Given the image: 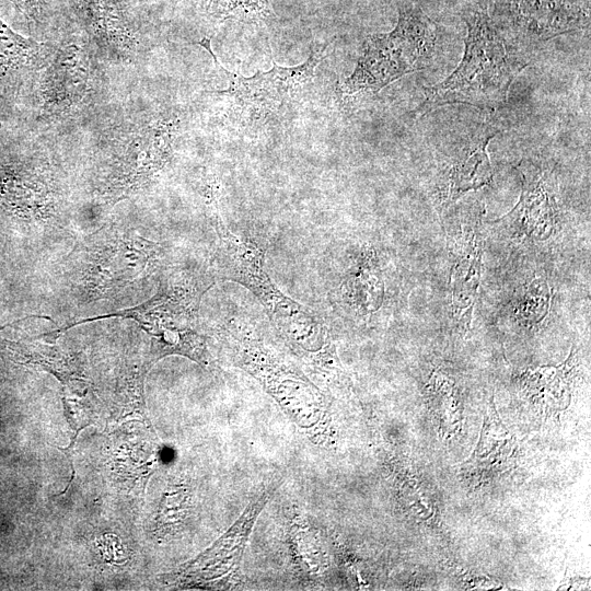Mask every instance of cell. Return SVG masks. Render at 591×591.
Masks as SVG:
<instances>
[{
  "label": "cell",
  "instance_id": "7",
  "mask_svg": "<svg viewBox=\"0 0 591 591\" xmlns=\"http://www.w3.org/2000/svg\"><path fill=\"white\" fill-rule=\"evenodd\" d=\"M176 129L174 117L138 129L114 162L102 196L114 204L151 184L171 160Z\"/></svg>",
  "mask_w": 591,
  "mask_h": 591
},
{
  "label": "cell",
  "instance_id": "8",
  "mask_svg": "<svg viewBox=\"0 0 591 591\" xmlns=\"http://www.w3.org/2000/svg\"><path fill=\"white\" fill-rule=\"evenodd\" d=\"M279 486H268L251 501L239 519L208 549L184 564L176 579L190 586L228 588L240 579L242 557L253 526Z\"/></svg>",
  "mask_w": 591,
  "mask_h": 591
},
{
  "label": "cell",
  "instance_id": "20",
  "mask_svg": "<svg viewBox=\"0 0 591 591\" xmlns=\"http://www.w3.org/2000/svg\"><path fill=\"white\" fill-rule=\"evenodd\" d=\"M294 551L296 557L305 566V570L310 575H321L325 568L324 558L317 552L316 543L313 537L308 535L303 529L294 531Z\"/></svg>",
  "mask_w": 591,
  "mask_h": 591
},
{
  "label": "cell",
  "instance_id": "21",
  "mask_svg": "<svg viewBox=\"0 0 591 591\" xmlns=\"http://www.w3.org/2000/svg\"><path fill=\"white\" fill-rule=\"evenodd\" d=\"M27 18L35 16L40 9L43 0H10Z\"/></svg>",
  "mask_w": 591,
  "mask_h": 591
},
{
  "label": "cell",
  "instance_id": "2",
  "mask_svg": "<svg viewBox=\"0 0 591 591\" xmlns=\"http://www.w3.org/2000/svg\"><path fill=\"white\" fill-rule=\"evenodd\" d=\"M213 283L209 278L186 271L176 273L161 280L158 292L141 304L78 322H67L39 337L55 344L61 334L79 324L107 317L132 320L148 335L144 363L149 369L164 357L178 355L210 370L213 368V359L202 331L199 309L204 293Z\"/></svg>",
  "mask_w": 591,
  "mask_h": 591
},
{
  "label": "cell",
  "instance_id": "18",
  "mask_svg": "<svg viewBox=\"0 0 591 591\" xmlns=\"http://www.w3.org/2000/svg\"><path fill=\"white\" fill-rule=\"evenodd\" d=\"M208 18L216 21L235 20L269 23L275 13L269 0H195Z\"/></svg>",
  "mask_w": 591,
  "mask_h": 591
},
{
  "label": "cell",
  "instance_id": "19",
  "mask_svg": "<svg viewBox=\"0 0 591 591\" xmlns=\"http://www.w3.org/2000/svg\"><path fill=\"white\" fill-rule=\"evenodd\" d=\"M357 271L343 285V291L355 306L373 311L382 301V282L379 269L370 257H364Z\"/></svg>",
  "mask_w": 591,
  "mask_h": 591
},
{
  "label": "cell",
  "instance_id": "17",
  "mask_svg": "<svg viewBox=\"0 0 591 591\" xmlns=\"http://www.w3.org/2000/svg\"><path fill=\"white\" fill-rule=\"evenodd\" d=\"M149 370L143 361L141 364L131 366L123 376L121 383L117 387V408L113 413L115 421L138 418L143 424L151 426L144 401V379Z\"/></svg>",
  "mask_w": 591,
  "mask_h": 591
},
{
  "label": "cell",
  "instance_id": "12",
  "mask_svg": "<svg viewBox=\"0 0 591 591\" xmlns=\"http://www.w3.org/2000/svg\"><path fill=\"white\" fill-rule=\"evenodd\" d=\"M88 59L78 46L60 48L44 70L40 82L43 107L48 113L65 112L81 101L88 89Z\"/></svg>",
  "mask_w": 591,
  "mask_h": 591
},
{
  "label": "cell",
  "instance_id": "3",
  "mask_svg": "<svg viewBox=\"0 0 591 591\" xmlns=\"http://www.w3.org/2000/svg\"><path fill=\"white\" fill-rule=\"evenodd\" d=\"M463 19L467 25L463 58L448 78L426 89L419 114L455 103L496 109L507 102L512 81L526 66L508 49L486 10H468Z\"/></svg>",
  "mask_w": 591,
  "mask_h": 591
},
{
  "label": "cell",
  "instance_id": "22",
  "mask_svg": "<svg viewBox=\"0 0 591 591\" xmlns=\"http://www.w3.org/2000/svg\"><path fill=\"white\" fill-rule=\"evenodd\" d=\"M10 325H12V323L0 326V331L8 327V326H10Z\"/></svg>",
  "mask_w": 591,
  "mask_h": 591
},
{
  "label": "cell",
  "instance_id": "11",
  "mask_svg": "<svg viewBox=\"0 0 591 591\" xmlns=\"http://www.w3.org/2000/svg\"><path fill=\"white\" fill-rule=\"evenodd\" d=\"M522 174V193L519 202L501 221L519 224L524 232H536L541 239L551 232L556 204V179L552 171L531 160L517 166Z\"/></svg>",
  "mask_w": 591,
  "mask_h": 591
},
{
  "label": "cell",
  "instance_id": "10",
  "mask_svg": "<svg viewBox=\"0 0 591 591\" xmlns=\"http://www.w3.org/2000/svg\"><path fill=\"white\" fill-rule=\"evenodd\" d=\"M498 132L488 124H477L461 131L447 146L441 175L445 204L491 182L493 173L486 149Z\"/></svg>",
  "mask_w": 591,
  "mask_h": 591
},
{
  "label": "cell",
  "instance_id": "9",
  "mask_svg": "<svg viewBox=\"0 0 591 591\" xmlns=\"http://www.w3.org/2000/svg\"><path fill=\"white\" fill-rule=\"evenodd\" d=\"M503 21L526 42L547 40L589 23L588 0H496Z\"/></svg>",
  "mask_w": 591,
  "mask_h": 591
},
{
  "label": "cell",
  "instance_id": "5",
  "mask_svg": "<svg viewBox=\"0 0 591 591\" xmlns=\"http://www.w3.org/2000/svg\"><path fill=\"white\" fill-rule=\"evenodd\" d=\"M437 26L415 4L399 7L390 33L371 34L352 73L338 84L340 101L349 103L376 94L401 77L428 67L434 53Z\"/></svg>",
  "mask_w": 591,
  "mask_h": 591
},
{
  "label": "cell",
  "instance_id": "15",
  "mask_svg": "<svg viewBox=\"0 0 591 591\" xmlns=\"http://www.w3.org/2000/svg\"><path fill=\"white\" fill-rule=\"evenodd\" d=\"M484 417L479 441L472 456L463 462L471 471L500 470L503 462L510 461L513 451V437L502 424L493 398Z\"/></svg>",
  "mask_w": 591,
  "mask_h": 591
},
{
  "label": "cell",
  "instance_id": "6",
  "mask_svg": "<svg viewBox=\"0 0 591 591\" xmlns=\"http://www.w3.org/2000/svg\"><path fill=\"white\" fill-rule=\"evenodd\" d=\"M198 45L210 54L219 73L228 81L225 89L208 92L223 99L234 117L250 126L279 120L293 111L312 83L326 49V46L313 49L305 61L293 67L274 62L268 71L242 77L222 67L211 50L209 38Z\"/></svg>",
  "mask_w": 591,
  "mask_h": 591
},
{
  "label": "cell",
  "instance_id": "4",
  "mask_svg": "<svg viewBox=\"0 0 591 591\" xmlns=\"http://www.w3.org/2000/svg\"><path fill=\"white\" fill-rule=\"evenodd\" d=\"M223 333L232 362L255 378L301 429L324 433L329 422L325 396L288 356L242 321L232 320Z\"/></svg>",
  "mask_w": 591,
  "mask_h": 591
},
{
  "label": "cell",
  "instance_id": "16",
  "mask_svg": "<svg viewBox=\"0 0 591 591\" xmlns=\"http://www.w3.org/2000/svg\"><path fill=\"white\" fill-rule=\"evenodd\" d=\"M50 49L14 32L0 19V80L22 70L38 68Z\"/></svg>",
  "mask_w": 591,
  "mask_h": 591
},
{
  "label": "cell",
  "instance_id": "1",
  "mask_svg": "<svg viewBox=\"0 0 591 591\" xmlns=\"http://www.w3.org/2000/svg\"><path fill=\"white\" fill-rule=\"evenodd\" d=\"M211 206V221L218 235L219 276L247 288L260 301L279 336L308 366L322 371L333 364L337 360L335 347L321 317L276 287L264 269L265 252L229 230L216 199Z\"/></svg>",
  "mask_w": 591,
  "mask_h": 591
},
{
  "label": "cell",
  "instance_id": "14",
  "mask_svg": "<svg viewBox=\"0 0 591 591\" xmlns=\"http://www.w3.org/2000/svg\"><path fill=\"white\" fill-rule=\"evenodd\" d=\"M8 348L15 360L23 364L38 366L53 374L62 386V394L83 397L90 382L78 359L69 357L49 344H26L8 341Z\"/></svg>",
  "mask_w": 591,
  "mask_h": 591
},
{
  "label": "cell",
  "instance_id": "13",
  "mask_svg": "<svg viewBox=\"0 0 591 591\" xmlns=\"http://www.w3.org/2000/svg\"><path fill=\"white\" fill-rule=\"evenodd\" d=\"M73 11L95 43L109 54L127 55L136 33L119 0H73Z\"/></svg>",
  "mask_w": 591,
  "mask_h": 591
}]
</instances>
